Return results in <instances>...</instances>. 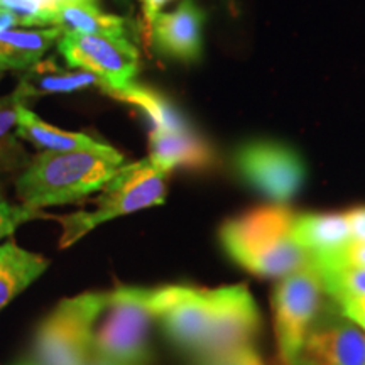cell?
Masks as SVG:
<instances>
[{"label": "cell", "instance_id": "cell-1", "mask_svg": "<svg viewBox=\"0 0 365 365\" xmlns=\"http://www.w3.org/2000/svg\"><path fill=\"white\" fill-rule=\"evenodd\" d=\"M124 164V156L103 143L66 153H41L17 176L16 195L21 205L38 212L76 203L102 190Z\"/></svg>", "mask_w": 365, "mask_h": 365}, {"label": "cell", "instance_id": "cell-2", "mask_svg": "<svg viewBox=\"0 0 365 365\" xmlns=\"http://www.w3.org/2000/svg\"><path fill=\"white\" fill-rule=\"evenodd\" d=\"M294 213L286 205H264L230 218L220 228L228 257L264 277H284L308 266L309 257L293 240Z\"/></svg>", "mask_w": 365, "mask_h": 365}, {"label": "cell", "instance_id": "cell-3", "mask_svg": "<svg viewBox=\"0 0 365 365\" xmlns=\"http://www.w3.org/2000/svg\"><path fill=\"white\" fill-rule=\"evenodd\" d=\"M168 176L170 173L159 168L149 156L124 164L100 190L95 210L56 218L63 228L59 247H70L113 218L163 205L168 193Z\"/></svg>", "mask_w": 365, "mask_h": 365}, {"label": "cell", "instance_id": "cell-4", "mask_svg": "<svg viewBox=\"0 0 365 365\" xmlns=\"http://www.w3.org/2000/svg\"><path fill=\"white\" fill-rule=\"evenodd\" d=\"M110 291L63 299L41 323L34 340L38 365H86L93 355L95 325L105 313Z\"/></svg>", "mask_w": 365, "mask_h": 365}, {"label": "cell", "instance_id": "cell-5", "mask_svg": "<svg viewBox=\"0 0 365 365\" xmlns=\"http://www.w3.org/2000/svg\"><path fill=\"white\" fill-rule=\"evenodd\" d=\"M148 287L120 286L110 291L107 318L93 336V355L113 362L145 365L149 357V330L154 314Z\"/></svg>", "mask_w": 365, "mask_h": 365}, {"label": "cell", "instance_id": "cell-6", "mask_svg": "<svg viewBox=\"0 0 365 365\" xmlns=\"http://www.w3.org/2000/svg\"><path fill=\"white\" fill-rule=\"evenodd\" d=\"M327 291L312 264L287 274L272 294L274 331L282 365H294L308 331L317 323Z\"/></svg>", "mask_w": 365, "mask_h": 365}, {"label": "cell", "instance_id": "cell-7", "mask_svg": "<svg viewBox=\"0 0 365 365\" xmlns=\"http://www.w3.org/2000/svg\"><path fill=\"white\" fill-rule=\"evenodd\" d=\"M235 168L250 188L274 205H286L299 193L307 166L298 150L276 140H250L235 153Z\"/></svg>", "mask_w": 365, "mask_h": 365}, {"label": "cell", "instance_id": "cell-8", "mask_svg": "<svg viewBox=\"0 0 365 365\" xmlns=\"http://www.w3.org/2000/svg\"><path fill=\"white\" fill-rule=\"evenodd\" d=\"M56 46L68 65L105 81L103 93L132 83L139 73V51L125 36L63 33Z\"/></svg>", "mask_w": 365, "mask_h": 365}, {"label": "cell", "instance_id": "cell-9", "mask_svg": "<svg viewBox=\"0 0 365 365\" xmlns=\"http://www.w3.org/2000/svg\"><path fill=\"white\" fill-rule=\"evenodd\" d=\"M213 289L161 286L149 291V307L173 344L196 355L207 333Z\"/></svg>", "mask_w": 365, "mask_h": 365}, {"label": "cell", "instance_id": "cell-10", "mask_svg": "<svg viewBox=\"0 0 365 365\" xmlns=\"http://www.w3.org/2000/svg\"><path fill=\"white\" fill-rule=\"evenodd\" d=\"M257 328L259 309L247 287L239 284L213 289L208 328L195 357H220L252 344Z\"/></svg>", "mask_w": 365, "mask_h": 365}, {"label": "cell", "instance_id": "cell-11", "mask_svg": "<svg viewBox=\"0 0 365 365\" xmlns=\"http://www.w3.org/2000/svg\"><path fill=\"white\" fill-rule=\"evenodd\" d=\"M294 365H365V331L350 319H317Z\"/></svg>", "mask_w": 365, "mask_h": 365}, {"label": "cell", "instance_id": "cell-12", "mask_svg": "<svg viewBox=\"0 0 365 365\" xmlns=\"http://www.w3.org/2000/svg\"><path fill=\"white\" fill-rule=\"evenodd\" d=\"M203 11L193 0H182L175 11L159 12L149 33L159 53L182 63L198 61L203 49Z\"/></svg>", "mask_w": 365, "mask_h": 365}, {"label": "cell", "instance_id": "cell-13", "mask_svg": "<svg viewBox=\"0 0 365 365\" xmlns=\"http://www.w3.org/2000/svg\"><path fill=\"white\" fill-rule=\"evenodd\" d=\"M293 240L308 254L312 266H322L344 252L352 242L345 213H303L291 228Z\"/></svg>", "mask_w": 365, "mask_h": 365}, {"label": "cell", "instance_id": "cell-14", "mask_svg": "<svg viewBox=\"0 0 365 365\" xmlns=\"http://www.w3.org/2000/svg\"><path fill=\"white\" fill-rule=\"evenodd\" d=\"M149 158L171 173L175 168H207L213 154L190 127L180 130L153 129L149 135Z\"/></svg>", "mask_w": 365, "mask_h": 365}, {"label": "cell", "instance_id": "cell-15", "mask_svg": "<svg viewBox=\"0 0 365 365\" xmlns=\"http://www.w3.org/2000/svg\"><path fill=\"white\" fill-rule=\"evenodd\" d=\"M63 36L58 26L39 29H7L0 33V73L27 71L43 61L44 54Z\"/></svg>", "mask_w": 365, "mask_h": 365}, {"label": "cell", "instance_id": "cell-16", "mask_svg": "<svg viewBox=\"0 0 365 365\" xmlns=\"http://www.w3.org/2000/svg\"><path fill=\"white\" fill-rule=\"evenodd\" d=\"M51 26L63 33L125 36L127 22L122 17L107 14L95 0H54Z\"/></svg>", "mask_w": 365, "mask_h": 365}, {"label": "cell", "instance_id": "cell-17", "mask_svg": "<svg viewBox=\"0 0 365 365\" xmlns=\"http://www.w3.org/2000/svg\"><path fill=\"white\" fill-rule=\"evenodd\" d=\"M49 261L19 247L16 242L0 245V312L46 272Z\"/></svg>", "mask_w": 365, "mask_h": 365}, {"label": "cell", "instance_id": "cell-18", "mask_svg": "<svg viewBox=\"0 0 365 365\" xmlns=\"http://www.w3.org/2000/svg\"><path fill=\"white\" fill-rule=\"evenodd\" d=\"M86 88H105V81L95 73L78 70L66 71L51 61H39L38 65L24 71L17 90L22 97H39V95L73 93Z\"/></svg>", "mask_w": 365, "mask_h": 365}, {"label": "cell", "instance_id": "cell-19", "mask_svg": "<svg viewBox=\"0 0 365 365\" xmlns=\"http://www.w3.org/2000/svg\"><path fill=\"white\" fill-rule=\"evenodd\" d=\"M17 137L27 140L34 148L43 153H66V150L97 148L102 143L95 140L93 137L81 134V132L63 130L58 127L46 124L43 118L26 108L22 103L17 110Z\"/></svg>", "mask_w": 365, "mask_h": 365}, {"label": "cell", "instance_id": "cell-20", "mask_svg": "<svg viewBox=\"0 0 365 365\" xmlns=\"http://www.w3.org/2000/svg\"><path fill=\"white\" fill-rule=\"evenodd\" d=\"M105 95L140 108L149 117V120L153 122V129L180 130L190 127L185 118L181 117V113L161 93L145 88V86L129 83L122 86V88L107 90Z\"/></svg>", "mask_w": 365, "mask_h": 365}, {"label": "cell", "instance_id": "cell-21", "mask_svg": "<svg viewBox=\"0 0 365 365\" xmlns=\"http://www.w3.org/2000/svg\"><path fill=\"white\" fill-rule=\"evenodd\" d=\"M24 97L19 90L0 97V176L7 173L21 171L29 164V156L17 137V110Z\"/></svg>", "mask_w": 365, "mask_h": 365}, {"label": "cell", "instance_id": "cell-22", "mask_svg": "<svg viewBox=\"0 0 365 365\" xmlns=\"http://www.w3.org/2000/svg\"><path fill=\"white\" fill-rule=\"evenodd\" d=\"M327 294L336 303L365 299V267L336 266L317 269Z\"/></svg>", "mask_w": 365, "mask_h": 365}, {"label": "cell", "instance_id": "cell-23", "mask_svg": "<svg viewBox=\"0 0 365 365\" xmlns=\"http://www.w3.org/2000/svg\"><path fill=\"white\" fill-rule=\"evenodd\" d=\"M41 217V212L26 205H12L6 198H0V240L11 237L26 222Z\"/></svg>", "mask_w": 365, "mask_h": 365}, {"label": "cell", "instance_id": "cell-24", "mask_svg": "<svg viewBox=\"0 0 365 365\" xmlns=\"http://www.w3.org/2000/svg\"><path fill=\"white\" fill-rule=\"evenodd\" d=\"M336 266H360L365 267V244H350L344 252L333 257L322 266H317L314 269H328Z\"/></svg>", "mask_w": 365, "mask_h": 365}, {"label": "cell", "instance_id": "cell-25", "mask_svg": "<svg viewBox=\"0 0 365 365\" xmlns=\"http://www.w3.org/2000/svg\"><path fill=\"white\" fill-rule=\"evenodd\" d=\"M350 235L354 244H365V207H357L345 212Z\"/></svg>", "mask_w": 365, "mask_h": 365}, {"label": "cell", "instance_id": "cell-26", "mask_svg": "<svg viewBox=\"0 0 365 365\" xmlns=\"http://www.w3.org/2000/svg\"><path fill=\"white\" fill-rule=\"evenodd\" d=\"M340 313L365 331V299L340 303Z\"/></svg>", "mask_w": 365, "mask_h": 365}, {"label": "cell", "instance_id": "cell-27", "mask_svg": "<svg viewBox=\"0 0 365 365\" xmlns=\"http://www.w3.org/2000/svg\"><path fill=\"white\" fill-rule=\"evenodd\" d=\"M230 355L235 365H264L261 355H259L252 344L239 346L234 352H230Z\"/></svg>", "mask_w": 365, "mask_h": 365}, {"label": "cell", "instance_id": "cell-28", "mask_svg": "<svg viewBox=\"0 0 365 365\" xmlns=\"http://www.w3.org/2000/svg\"><path fill=\"white\" fill-rule=\"evenodd\" d=\"M139 2L143 6L145 22H148V26H150V22L156 19L158 14L163 12V7L168 2H171V0H139Z\"/></svg>", "mask_w": 365, "mask_h": 365}, {"label": "cell", "instance_id": "cell-29", "mask_svg": "<svg viewBox=\"0 0 365 365\" xmlns=\"http://www.w3.org/2000/svg\"><path fill=\"white\" fill-rule=\"evenodd\" d=\"M16 26H19L17 17L11 11H7L6 7H0V33L7 29H14Z\"/></svg>", "mask_w": 365, "mask_h": 365}, {"label": "cell", "instance_id": "cell-30", "mask_svg": "<svg viewBox=\"0 0 365 365\" xmlns=\"http://www.w3.org/2000/svg\"><path fill=\"white\" fill-rule=\"evenodd\" d=\"M198 365H235L232 360V355H220V357H212V359H198Z\"/></svg>", "mask_w": 365, "mask_h": 365}, {"label": "cell", "instance_id": "cell-31", "mask_svg": "<svg viewBox=\"0 0 365 365\" xmlns=\"http://www.w3.org/2000/svg\"><path fill=\"white\" fill-rule=\"evenodd\" d=\"M86 365H130V364H120V362H113V360H108V359L97 357V355H91L88 362H86Z\"/></svg>", "mask_w": 365, "mask_h": 365}, {"label": "cell", "instance_id": "cell-32", "mask_svg": "<svg viewBox=\"0 0 365 365\" xmlns=\"http://www.w3.org/2000/svg\"><path fill=\"white\" fill-rule=\"evenodd\" d=\"M16 365H38L34 362V360H27V362H21V364H16Z\"/></svg>", "mask_w": 365, "mask_h": 365}, {"label": "cell", "instance_id": "cell-33", "mask_svg": "<svg viewBox=\"0 0 365 365\" xmlns=\"http://www.w3.org/2000/svg\"><path fill=\"white\" fill-rule=\"evenodd\" d=\"M0 76H2V73H0Z\"/></svg>", "mask_w": 365, "mask_h": 365}]
</instances>
